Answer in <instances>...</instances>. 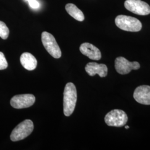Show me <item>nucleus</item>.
I'll return each instance as SVG.
<instances>
[{
    "mask_svg": "<svg viewBox=\"0 0 150 150\" xmlns=\"http://www.w3.org/2000/svg\"><path fill=\"white\" fill-rule=\"evenodd\" d=\"M77 90L72 82L66 84L64 92V113L66 116H69L75 110L77 102Z\"/></svg>",
    "mask_w": 150,
    "mask_h": 150,
    "instance_id": "f257e3e1",
    "label": "nucleus"
},
{
    "mask_svg": "<svg viewBox=\"0 0 150 150\" xmlns=\"http://www.w3.org/2000/svg\"><path fill=\"white\" fill-rule=\"evenodd\" d=\"M115 23L119 28L126 31L139 32L142 28V23L139 20L131 16H117L115 19Z\"/></svg>",
    "mask_w": 150,
    "mask_h": 150,
    "instance_id": "f03ea898",
    "label": "nucleus"
},
{
    "mask_svg": "<svg viewBox=\"0 0 150 150\" xmlns=\"http://www.w3.org/2000/svg\"><path fill=\"white\" fill-rule=\"evenodd\" d=\"M34 129L33 123L30 120H26L18 124L13 129L10 135L12 141H18L25 139L31 134Z\"/></svg>",
    "mask_w": 150,
    "mask_h": 150,
    "instance_id": "7ed1b4c3",
    "label": "nucleus"
},
{
    "mask_svg": "<svg viewBox=\"0 0 150 150\" xmlns=\"http://www.w3.org/2000/svg\"><path fill=\"white\" fill-rule=\"evenodd\" d=\"M128 121V117L123 111L115 109L107 113L105 117V121L108 126L113 127H122Z\"/></svg>",
    "mask_w": 150,
    "mask_h": 150,
    "instance_id": "20e7f679",
    "label": "nucleus"
},
{
    "mask_svg": "<svg viewBox=\"0 0 150 150\" xmlns=\"http://www.w3.org/2000/svg\"><path fill=\"white\" fill-rule=\"evenodd\" d=\"M41 40L45 49L53 57L59 59L61 57V51L52 35L46 31L43 32L41 35Z\"/></svg>",
    "mask_w": 150,
    "mask_h": 150,
    "instance_id": "39448f33",
    "label": "nucleus"
},
{
    "mask_svg": "<svg viewBox=\"0 0 150 150\" xmlns=\"http://www.w3.org/2000/svg\"><path fill=\"white\" fill-rule=\"evenodd\" d=\"M125 8L132 13L139 15H147L150 13V6L141 0H126Z\"/></svg>",
    "mask_w": 150,
    "mask_h": 150,
    "instance_id": "423d86ee",
    "label": "nucleus"
},
{
    "mask_svg": "<svg viewBox=\"0 0 150 150\" xmlns=\"http://www.w3.org/2000/svg\"><path fill=\"white\" fill-rule=\"evenodd\" d=\"M115 69L119 74L126 75L129 74L131 70H136L140 68L138 62H129L123 57H117L115 61Z\"/></svg>",
    "mask_w": 150,
    "mask_h": 150,
    "instance_id": "0eeeda50",
    "label": "nucleus"
},
{
    "mask_svg": "<svg viewBox=\"0 0 150 150\" xmlns=\"http://www.w3.org/2000/svg\"><path fill=\"white\" fill-rule=\"evenodd\" d=\"M35 100V97L32 94L18 95L11 98L10 104L15 108L21 109L32 106Z\"/></svg>",
    "mask_w": 150,
    "mask_h": 150,
    "instance_id": "6e6552de",
    "label": "nucleus"
},
{
    "mask_svg": "<svg viewBox=\"0 0 150 150\" xmlns=\"http://www.w3.org/2000/svg\"><path fill=\"white\" fill-rule=\"evenodd\" d=\"M134 100L139 103L150 105V86L142 85L137 87L134 92Z\"/></svg>",
    "mask_w": 150,
    "mask_h": 150,
    "instance_id": "1a4fd4ad",
    "label": "nucleus"
},
{
    "mask_svg": "<svg viewBox=\"0 0 150 150\" xmlns=\"http://www.w3.org/2000/svg\"><path fill=\"white\" fill-rule=\"evenodd\" d=\"M81 52L93 60H99L101 59V53L98 48L91 43L81 44L80 47Z\"/></svg>",
    "mask_w": 150,
    "mask_h": 150,
    "instance_id": "9d476101",
    "label": "nucleus"
},
{
    "mask_svg": "<svg viewBox=\"0 0 150 150\" xmlns=\"http://www.w3.org/2000/svg\"><path fill=\"white\" fill-rule=\"evenodd\" d=\"M86 72L90 76H93L96 74L101 77H105L107 75L108 69L106 64H99L96 62H89L85 67Z\"/></svg>",
    "mask_w": 150,
    "mask_h": 150,
    "instance_id": "9b49d317",
    "label": "nucleus"
},
{
    "mask_svg": "<svg viewBox=\"0 0 150 150\" xmlns=\"http://www.w3.org/2000/svg\"><path fill=\"white\" fill-rule=\"evenodd\" d=\"M20 62L22 66L28 71L35 70L38 64V61L35 57L28 52H24L22 54Z\"/></svg>",
    "mask_w": 150,
    "mask_h": 150,
    "instance_id": "f8f14e48",
    "label": "nucleus"
},
{
    "mask_svg": "<svg viewBox=\"0 0 150 150\" xmlns=\"http://www.w3.org/2000/svg\"><path fill=\"white\" fill-rule=\"evenodd\" d=\"M67 13L79 21H83L85 20V16L83 12L73 4H67L65 6Z\"/></svg>",
    "mask_w": 150,
    "mask_h": 150,
    "instance_id": "ddd939ff",
    "label": "nucleus"
},
{
    "mask_svg": "<svg viewBox=\"0 0 150 150\" xmlns=\"http://www.w3.org/2000/svg\"><path fill=\"white\" fill-rule=\"evenodd\" d=\"M10 31L4 22L0 21V37L3 40H6L9 36Z\"/></svg>",
    "mask_w": 150,
    "mask_h": 150,
    "instance_id": "4468645a",
    "label": "nucleus"
},
{
    "mask_svg": "<svg viewBox=\"0 0 150 150\" xmlns=\"http://www.w3.org/2000/svg\"><path fill=\"white\" fill-rule=\"evenodd\" d=\"M8 67V63L4 54L0 52V70H5Z\"/></svg>",
    "mask_w": 150,
    "mask_h": 150,
    "instance_id": "2eb2a0df",
    "label": "nucleus"
},
{
    "mask_svg": "<svg viewBox=\"0 0 150 150\" xmlns=\"http://www.w3.org/2000/svg\"><path fill=\"white\" fill-rule=\"evenodd\" d=\"M28 2L32 8L36 9L40 7V4L37 0H30L28 1Z\"/></svg>",
    "mask_w": 150,
    "mask_h": 150,
    "instance_id": "dca6fc26",
    "label": "nucleus"
},
{
    "mask_svg": "<svg viewBox=\"0 0 150 150\" xmlns=\"http://www.w3.org/2000/svg\"><path fill=\"white\" fill-rule=\"evenodd\" d=\"M129 126H125V129H129Z\"/></svg>",
    "mask_w": 150,
    "mask_h": 150,
    "instance_id": "f3484780",
    "label": "nucleus"
},
{
    "mask_svg": "<svg viewBox=\"0 0 150 150\" xmlns=\"http://www.w3.org/2000/svg\"><path fill=\"white\" fill-rule=\"evenodd\" d=\"M26 1H27V2L28 1H30V0H26Z\"/></svg>",
    "mask_w": 150,
    "mask_h": 150,
    "instance_id": "a211bd4d",
    "label": "nucleus"
}]
</instances>
